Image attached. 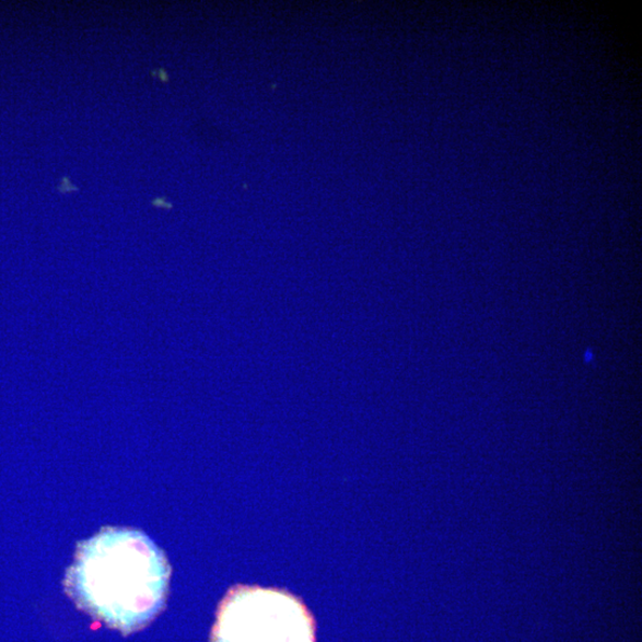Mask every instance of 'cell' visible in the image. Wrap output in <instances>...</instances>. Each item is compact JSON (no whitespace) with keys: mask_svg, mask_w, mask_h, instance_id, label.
<instances>
[{"mask_svg":"<svg viewBox=\"0 0 642 642\" xmlns=\"http://www.w3.org/2000/svg\"><path fill=\"white\" fill-rule=\"evenodd\" d=\"M171 572L165 553L144 533L105 527L78 544L65 590L79 609L128 635L165 607Z\"/></svg>","mask_w":642,"mask_h":642,"instance_id":"obj_1","label":"cell"},{"mask_svg":"<svg viewBox=\"0 0 642 642\" xmlns=\"http://www.w3.org/2000/svg\"><path fill=\"white\" fill-rule=\"evenodd\" d=\"M211 642H316L314 621L290 593L232 587L217 612Z\"/></svg>","mask_w":642,"mask_h":642,"instance_id":"obj_2","label":"cell"},{"mask_svg":"<svg viewBox=\"0 0 642 642\" xmlns=\"http://www.w3.org/2000/svg\"><path fill=\"white\" fill-rule=\"evenodd\" d=\"M61 192H67V190H77L78 188L74 187L67 177H63L62 184L58 187Z\"/></svg>","mask_w":642,"mask_h":642,"instance_id":"obj_3","label":"cell"},{"mask_svg":"<svg viewBox=\"0 0 642 642\" xmlns=\"http://www.w3.org/2000/svg\"><path fill=\"white\" fill-rule=\"evenodd\" d=\"M154 203L156 205V207L171 208V205L168 202H166L165 200H162V199L154 200Z\"/></svg>","mask_w":642,"mask_h":642,"instance_id":"obj_4","label":"cell"}]
</instances>
